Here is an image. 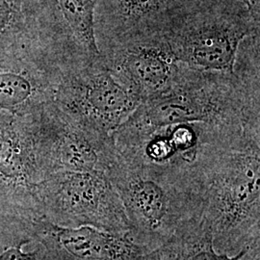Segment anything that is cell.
Instances as JSON below:
<instances>
[{
	"label": "cell",
	"instance_id": "30bf717a",
	"mask_svg": "<svg viewBox=\"0 0 260 260\" xmlns=\"http://www.w3.org/2000/svg\"><path fill=\"white\" fill-rule=\"evenodd\" d=\"M43 178L26 119L0 112V181L10 186L35 188Z\"/></svg>",
	"mask_w": 260,
	"mask_h": 260
},
{
	"label": "cell",
	"instance_id": "7c38bea8",
	"mask_svg": "<svg viewBox=\"0 0 260 260\" xmlns=\"http://www.w3.org/2000/svg\"><path fill=\"white\" fill-rule=\"evenodd\" d=\"M62 16L82 55L89 60L102 57L94 31L95 0H57Z\"/></svg>",
	"mask_w": 260,
	"mask_h": 260
},
{
	"label": "cell",
	"instance_id": "9a60e30c",
	"mask_svg": "<svg viewBox=\"0 0 260 260\" xmlns=\"http://www.w3.org/2000/svg\"><path fill=\"white\" fill-rule=\"evenodd\" d=\"M0 260H36L35 253H25L21 251V245L10 248L0 254Z\"/></svg>",
	"mask_w": 260,
	"mask_h": 260
},
{
	"label": "cell",
	"instance_id": "8fae6325",
	"mask_svg": "<svg viewBox=\"0 0 260 260\" xmlns=\"http://www.w3.org/2000/svg\"><path fill=\"white\" fill-rule=\"evenodd\" d=\"M248 249L234 255L215 250L208 225L201 219L180 228L166 243L147 253L150 260H240Z\"/></svg>",
	"mask_w": 260,
	"mask_h": 260
},
{
	"label": "cell",
	"instance_id": "ac0fdd59",
	"mask_svg": "<svg viewBox=\"0 0 260 260\" xmlns=\"http://www.w3.org/2000/svg\"><path fill=\"white\" fill-rule=\"evenodd\" d=\"M141 260H150L149 259V257H148V256H147V253H146V254H145V255H144V256H143V258H142V259Z\"/></svg>",
	"mask_w": 260,
	"mask_h": 260
},
{
	"label": "cell",
	"instance_id": "e0dca14e",
	"mask_svg": "<svg viewBox=\"0 0 260 260\" xmlns=\"http://www.w3.org/2000/svg\"><path fill=\"white\" fill-rule=\"evenodd\" d=\"M246 4L249 9L252 11L253 13H256L258 16V11H259V0H239Z\"/></svg>",
	"mask_w": 260,
	"mask_h": 260
},
{
	"label": "cell",
	"instance_id": "5b68a950",
	"mask_svg": "<svg viewBox=\"0 0 260 260\" xmlns=\"http://www.w3.org/2000/svg\"><path fill=\"white\" fill-rule=\"evenodd\" d=\"M34 190L51 219L62 226L129 232L120 197L105 172H55L38 182Z\"/></svg>",
	"mask_w": 260,
	"mask_h": 260
},
{
	"label": "cell",
	"instance_id": "5bb4252c",
	"mask_svg": "<svg viewBox=\"0 0 260 260\" xmlns=\"http://www.w3.org/2000/svg\"><path fill=\"white\" fill-rule=\"evenodd\" d=\"M167 0H121L123 15L134 21L157 12Z\"/></svg>",
	"mask_w": 260,
	"mask_h": 260
},
{
	"label": "cell",
	"instance_id": "277c9868",
	"mask_svg": "<svg viewBox=\"0 0 260 260\" xmlns=\"http://www.w3.org/2000/svg\"><path fill=\"white\" fill-rule=\"evenodd\" d=\"M101 58L62 71L53 103L81 127L113 137L138 107L140 100L100 61Z\"/></svg>",
	"mask_w": 260,
	"mask_h": 260
},
{
	"label": "cell",
	"instance_id": "ba28073f",
	"mask_svg": "<svg viewBox=\"0 0 260 260\" xmlns=\"http://www.w3.org/2000/svg\"><path fill=\"white\" fill-rule=\"evenodd\" d=\"M40 233L47 260H141L149 252L128 233H111L90 225L73 229L42 221Z\"/></svg>",
	"mask_w": 260,
	"mask_h": 260
},
{
	"label": "cell",
	"instance_id": "9c48e42d",
	"mask_svg": "<svg viewBox=\"0 0 260 260\" xmlns=\"http://www.w3.org/2000/svg\"><path fill=\"white\" fill-rule=\"evenodd\" d=\"M32 49L0 53V112L24 116L53 102L60 74Z\"/></svg>",
	"mask_w": 260,
	"mask_h": 260
},
{
	"label": "cell",
	"instance_id": "8992f818",
	"mask_svg": "<svg viewBox=\"0 0 260 260\" xmlns=\"http://www.w3.org/2000/svg\"><path fill=\"white\" fill-rule=\"evenodd\" d=\"M115 47L110 66L105 65L140 103L172 88L186 68L177 61L163 38L137 39Z\"/></svg>",
	"mask_w": 260,
	"mask_h": 260
},
{
	"label": "cell",
	"instance_id": "3957f363",
	"mask_svg": "<svg viewBox=\"0 0 260 260\" xmlns=\"http://www.w3.org/2000/svg\"><path fill=\"white\" fill-rule=\"evenodd\" d=\"M235 76L185 68L172 88L140 103L113 138L132 139L165 126L197 121L228 126L259 124V121H247V107L233 82Z\"/></svg>",
	"mask_w": 260,
	"mask_h": 260
},
{
	"label": "cell",
	"instance_id": "4fadbf2b",
	"mask_svg": "<svg viewBox=\"0 0 260 260\" xmlns=\"http://www.w3.org/2000/svg\"><path fill=\"white\" fill-rule=\"evenodd\" d=\"M22 0H0V53L33 47Z\"/></svg>",
	"mask_w": 260,
	"mask_h": 260
},
{
	"label": "cell",
	"instance_id": "7a4b0ae2",
	"mask_svg": "<svg viewBox=\"0 0 260 260\" xmlns=\"http://www.w3.org/2000/svg\"><path fill=\"white\" fill-rule=\"evenodd\" d=\"M106 174L120 197L130 237L148 251L203 216V198L190 167L128 160L118 153Z\"/></svg>",
	"mask_w": 260,
	"mask_h": 260
},
{
	"label": "cell",
	"instance_id": "52a82bcc",
	"mask_svg": "<svg viewBox=\"0 0 260 260\" xmlns=\"http://www.w3.org/2000/svg\"><path fill=\"white\" fill-rule=\"evenodd\" d=\"M250 29L228 21L198 23L163 39L177 61L197 72L234 74L239 47Z\"/></svg>",
	"mask_w": 260,
	"mask_h": 260
},
{
	"label": "cell",
	"instance_id": "6da1fadb",
	"mask_svg": "<svg viewBox=\"0 0 260 260\" xmlns=\"http://www.w3.org/2000/svg\"><path fill=\"white\" fill-rule=\"evenodd\" d=\"M192 170L215 250L234 255L260 242L259 128L204 143Z\"/></svg>",
	"mask_w": 260,
	"mask_h": 260
},
{
	"label": "cell",
	"instance_id": "2e32d148",
	"mask_svg": "<svg viewBox=\"0 0 260 260\" xmlns=\"http://www.w3.org/2000/svg\"><path fill=\"white\" fill-rule=\"evenodd\" d=\"M240 260H260V242L251 246Z\"/></svg>",
	"mask_w": 260,
	"mask_h": 260
}]
</instances>
